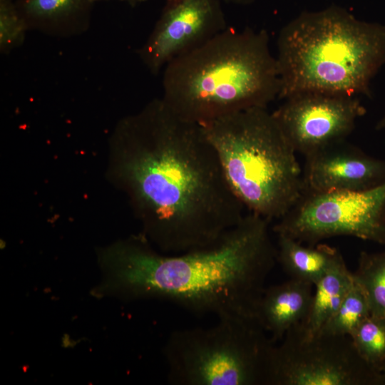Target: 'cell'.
Returning a JSON list of instances; mask_svg holds the SVG:
<instances>
[{
  "mask_svg": "<svg viewBox=\"0 0 385 385\" xmlns=\"http://www.w3.org/2000/svg\"><path fill=\"white\" fill-rule=\"evenodd\" d=\"M90 1H91V2L93 3V2L99 1V0H90ZM123 1H127L128 3H130V4H133V5H135L136 4L141 3V2L145 1L147 0H123Z\"/></svg>",
  "mask_w": 385,
  "mask_h": 385,
  "instance_id": "22",
  "label": "cell"
},
{
  "mask_svg": "<svg viewBox=\"0 0 385 385\" xmlns=\"http://www.w3.org/2000/svg\"><path fill=\"white\" fill-rule=\"evenodd\" d=\"M124 141L121 178L163 252L210 246L245 216L202 125L163 100L128 123Z\"/></svg>",
  "mask_w": 385,
  "mask_h": 385,
  "instance_id": "1",
  "label": "cell"
},
{
  "mask_svg": "<svg viewBox=\"0 0 385 385\" xmlns=\"http://www.w3.org/2000/svg\"><path fill=\"white\" fill-rule=\"evenodd\" d=\"M222 2H225L230 4L239 5V6H245L249 5L257 0H221Z\"/></svg>",
  "mask_w": 385,
  "mask_h": 385,
  "instance_id": "20",
  "label": "cell"
},
{
  "mask_svg": "<svg viewBox=\"0 0 385 385\" xmlns=\"http://www.w3.org/2000/svg\"><path fill=\"white\" fill-rule=\"evenodd\" d=\"M277 236V262L289 279L314 286L342 256L337 249L326 244L305 246L284 235Z\"/></svg>",
  "mask_w": 385,
  "mask_h": 385,
  "instance_id": "13",
  "label": "cell"
},
{
  "mask_svg": "<svg viewBox=\"0 0 385 385\" xmlns=\"http://www.w3.org/2000/svg\"><path fill=\"white\" fill-rule=\"evenodd\" d=\"M227 28L221 0L167 3L141 54L150 70L157 73Z\"/></svg>",
  "mask_w": 385,
  "mask_h": 385,
  "instance_id": "10",
  "label": "cell"
},
{
  "mask_svg": "<svg viewBox=\"0 0 385 385\" xmlns=\"http://www.w3.org/2000/svg\"><path fill=\"white\" fill-rule=\"evenodd\" d=\"M201 125L249 212L278 220L302 195L297 152L267 108L241 111Z\"/></svg>",
  "mask_w": 385,
  "mask_h": 385,
  "instance_id": "5",
  "label": "cell"
},
{
  "mask_svg": "<svg viewBox=\"0 0 385 385\" xmlns=\"http://www.w3.org/2000/svg\"><path fill=\"white\" fill-rule=\"evenodd\" d=\"M163 101L180 118L202 125L278 99L276 56L265 29L227 27L170 62Z\"/></svg>",
  "mask_w": 385,
  "mask_h": 385,
  "instance_id": "3",
  "label": "cell"
},
{
  "mask_svg": "<svg viewBox=\"0 0 385 385\" xmlns=\"http://www.w3.org/2000/svg\"><path fill=\"white\" fill-rule=\"evenodd\" d=\"M278 99L316 91L371 97V81L385 65V24L331 6L304 11L280 30Z\"/></svg>",
  "mask_w": 385,
  "mask_h": 385,
  "instance_id": "4",
  "label": "cell"
},
{
  "mask_svg": "<svg viewBox=\"0 0 385 385\" xmlns=\"http://www.w3.org/2000/svg\"><path fill=\"white\" fill-rule=\"evenodd\" d=\"M354 282L342 256L314 286L309 314L301 323L309 334L319 332L337 310Z\"/></svg>",
  "mask_w": 385,
  "mask_h": 385,
  "instance_id": "14",
  "label": "cell"
},
{
  "mask_svg": "<svg viewBox=\"0 0 385 385\" xmlns=\"http://www.w3.org/2000/svg\"><path fill=\"white\" fill-rule=\"evenodd\" d=\"M375 128L377 130H381L385 129V112L383 116L377 122Z\"/></svg>",
  "mask_w": 385,
  "mask_h": 385,
  "instance_id": "21",
  "label": "cell"
},
{
  "mask_svg": "<svg viewBox=\"0 0 385 385\" xmlns=\"http://www.w3.org/2000/svg\"><path fill=\"white\" fill-rule=\"evenodd\" d=\"M275 343L256 319L218 318L207 327L175 330L163 355L174 385H266Z\"/></svg>",
  "mask_w": 385,
  "mask_h": 385,
  "instance_id": "6",
  "label": "cell"
},
{
  "mask_svg": "<svg viewBox=\"0 0 385 385\" xmlns=\"http://www.w3.org/2000/svg\"><path fill=\"white\" fill-rule=\"evenodd\" d=\"M351 338L361 358L382 373L385 364V319L369 316Z\"/></svg>",
  "mask_w": 385,
  "mask_h": 385,
  "instance_id": "18",
  "label": "cell"
},
{
  "mask_svg": "<svg viewBox=\"0 0 385 385\" xmlns=\"http://www.w3.org/2000/svg\"><path fill=\"white\" fill-rule=\"evenodd\" d=\"M268 220L248 212L215 244L161 254L144 237L106 250L94 297L156 299L196 314L255 318L267 278L277 262Z\"/></svg>",
  "mask_w": 385,
  "mask_h": 385,
  "instance_id": "2",
  "label": "cell"
},
{
  "mask_svg": "<svg viewBox=\"0 0 385 385\" xmlns=\"http://www.w3.org/2000/svg\"><path fill=\"white\" fill-rule=\"evenodd\" d=\"M281 341L270 351L267 385H384L349 336L309 334L299 324Z\"/></svg>",
  "mask_w": 385,
  "mask_h": 385,
  "instance_id": "7",
  "label": "cell"
},
{
  "mask_svg": "<svg viewBox=\"0 0 385 385\" xmlns=\"http://www.w3.org/2000/svg\"><path fill=\"white\" fill-rule=\"evenodd\" d=\"M178 0H167V3H173V2H175Z\"/></svg>",
  "mask_w": 385,
  "mask_h": 385,
  "instance_id": "24",
  "label": "cell"
},
{
  "mask_svg": "<svg viewBox=\"0 0 385 385\" xmlns=\"http://www.w3.org/2000/svg\"><path fill=\"white\" fill-rule=\"evenodd\" d=\"M369 316L371 314L366 295L354 279L342 304L320 331L351 337Z\"/></svg>",
  "mask_w": 385,
  "mask_h": 385,
  "instance_id": "17",
  "label": "cell"
},
{
  "mask_svg": "<svg viewBox=\"0 0 385 385\" xmlns=\"http://www.w3.org/2000/svg\"><path fill=\"white\" fill-rule=\"evenodd\" d=\"M382 374H383V376H384V385H385V364L383 367V369H382Z\"/></svg>",
  "mask_w": 385,
  "mask_h": 385,
  "instance_id": "23",
  "label": "cell"
},
{
  "mask_svg": "<svg viewBox=\"0 0 385 385\" xmlns=\"http://www.w3.org/2000/svg\"><path fill=\"white\" fill-rule=\"evenodd\" d=\"M312 287L310 283L289 279L265 289L255 318L274 343L306 320L312 306Z\"/></svg>",
  "mask_w": 385,
  "mask_h": 385,
  "instance_id": "12",
  "label": "cell"
},
{
  "mask_svg": "<svg viewBox=\"0 0 385 385\" xmlns=\"http://www.w3.org/2000/svg\"><path fill=\"white\" fill-rule=\"evenodd\" d=\"M284 101L272 114L293 148L304 156L345 140L366 111L352 96L307 91Z\"/></svg>",
  "mask_w": 385,
  "mask_h": 385,
  "instance_id": "9",
  "label": "cell"
},
{
  "mask_svg": "<svg viewBox=\"0 0 385 385\" xmlns=\"http://www.w3.org/2000/svg\"><path fill=\"white\" fill-rule=\"evenodd\" d=\"M16 8L25 21L53 22L84 17L90 0H18Z\"/></svg>",
  "mask_w": 385,
  "mask_h": 385,
  "instance_id": "16",
  "label": "cell"
},
{
  "mask_svg": "<svg viewBox=\"0 0 385 385\" xmlns=\"http://www.w3.org/2000/svg\"><path fill=\"white\" fill-rule=\"evenodd\" d=\"M352 274L366 295L371 315L385 319V250L361 252Z\"/></svg>",
  "mask_w": 385,
  "mask_h": 385,
  "instance_id": "15",
  "label": "cell"
},
{
  "mask_svg": "<svg viewBox=\"0 0 385 385\" xmlns=\"http://www.w3.org/2000/svg\"><path fill=\"white\" fill-rule=\"evenodd\" d=\"M26 21L12 0H0V42L3 46L22 38Z\"/></svg>",
  "mask_w": 385,
  "mask_h": 385,
  "instance_id": "19",
  "label": "cell"
},
{
  "mask_svg": "<svg viewBox=\"0 0 385 385\" xmlns=\"http://www.w3.org/2000/svg\"><path fill=\"white\" fill-rule=\"evenodd\" d=\"M272 230L307 245L350 236L385 246V183L361 191L304 192Z\"/></svg>",
  "mask_w": 385,
  "mask_h": 385,
  "instance_id": "8",
  "label": "cell"
},
{
  "mask_svg": "<svg viewBox=\"0 0 385 385\" xmlns=\"http://www.w3.org/2000/svg\"><path fill=\"white\" fill-rule=\"evenodd\" d=\"M304 157V192L361 191L385 183V160L344 140Z\"/></svg>",
  "mask_w": 385,
  "mask_h": 385,
  "instance_id": "11",
  "label": "cell"
}]
</instances>
